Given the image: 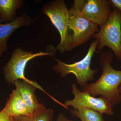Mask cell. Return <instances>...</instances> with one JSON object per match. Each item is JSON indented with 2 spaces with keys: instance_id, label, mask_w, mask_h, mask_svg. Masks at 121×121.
<instances>
[{
  "instance_id": "cell-1",
  "label": "cell",
  "mask_w": 121,
  "mask_h": 121,
  "mask_svg": "<svg viewBox=\"0 0 121 121\" xmlns=\"http://www.w3.org/2000/svg\"><path fill=\"white\" fill-rule=\"evenodd\" d=\"M101 75L95 82L87 84L82 91L94 97L100 95L108 100L113 107L121 102L118 89L121 84V70L114 69L111 65L114 55L110 52H99Z\"/></svg>"
},
{
  "instance_id": "cell-2",
  "label": "cell",
  "mask_w": 121,
  "mask_h": 121,
  "mask_svg": "<svg viewBox=\"0 0 121 121\" xmlns=\"http://www.w3.org/2000/svg\"><path fill=\"white\" fill-rule=\"evenodd\" d=\"M45 52L33 53L32 52L26 51L22 48H17L13 50L11 58L3 69L5 81L9 84H12L15 81L21 80L26 81L47 94L46 91L37 83L28 79L25 76V70L28 62L32 59L40 56H53L56 49L52 45L48 47Z\"/></svg>"
},
{
  "instance_id": "cell-3",
  "label": "cell",
  "mask_w": 121,
  "mask_h": 121,
  "mask_svg": "<svg viewBox=\"0 0 121 121\" xmlns=\"http://www.w3.org/2000/svg\"><path fill=\"white\" fill-rule=\"evenodd\" d=\"M43 13L47 16L60 35V41L56 50L61 54L71 51L72 47V35L69 32V11L64 0H56L45 4Z\"/></svg>"
},
{
  "instance_id": "cell-4",
  "label": "cell",
  "mask_w": 121,
  "mask_h": 121,
  "mask_svg": "<svg viewBox=\"0 0 121 121\" xmlns=\"http://www.w3.org/2000/svg\"><path fill=\"white\" fill-rule=\"evenodd\" d=\"M99 31L93 35L92 38L97 40L96 48L101 52L104 47L112 50L117 59L121 62V13L113 8L112 13L107 21L99 26Z\"/></svg>"
},
{
  "instance_id": "cell-5",
  "label": "cell",
  "mask_w": 121,
  "mask_h": 121,
  "mask_svg": "<svg viewBox=\"0 0 121 121\" xmlns=\"http://www.w3.org/2000/svg\"><path fill=\"white\" fill-rule=\"evenodd\" d=\"M83 1L74 0L69 9V27L73 32V48L86 43L99 30L98 26L91 22L82 12Z\"/></svg>"
},
{
  "instance_id": "cell-6",
  "label": "cell",
  "mask_w": 121,
  "mask_h": 121,
  "mask_svg": "<svg viewBox=\"0 0 121 121\" xmlns=\"http://www.w3.org/2000/svg\"><path fill=\"white\" fill-rule=\"evenodd\" d=\"M98 43L97 40L92 41L89 50L85 56L79 61L73 63L68 64L56 58H55L57 64L52 67L56 73H60L62 77H65L69 73L75 75L76 82L82 87L88 84L89 81L95 79L94 75L97 72L98 69L92 70L90 67L92 57L96 51Z\"/></svg>"
},
{
  "instance_id": "cell-7",
  "label": "cell",
  "mask_w": 121,
  "mask_h": 121,
  "mask_svg": "<svg viewBox=\"0 0 121 121\" xmlns=\"http://www.w3.org/2000/svg\"><path fill=\"white\" fill-rule=\"evenodd\" d=\"M71 92L74 98L71 100H66L64 106H71L74 109L80 108H88L92 109L102 114H105L108 116H113L114 114L113 107L110 103L103 97L96 98L89 93L81 91L75 84H72Z\"/></svg>"
},
{
  "instance_id": "cell-8",
  "label": "cell",
  "mask_w": 121,
  "mask_h": 121,
  "mask_svg": "<svg viewBox=\"0 0 121 121\" xmlns=\"http://www.w3.org/2000/svg\"><path fill=\"white\" fill-rule=\"evenodd\" d=\"M111 7L107 0H84L82 11L91 22L100 26L110 17L112 11Z\"/></svg>"
},
{
  "instance_id": "cell-9",
  "label": "cell",
  "mask_w": 121,
  "mask_h": 121,
  "mask_svg": "<svg viewBox=\"0 0 121 121\" xmlns=\"http://www.w3.org/2000/svg\"><path fill=\"white\" fill-rule=\"evenodd\" d=\"M35 20L23 13L11 23H3L0 21V57L8 50L7 42L13 33L23 26H29Z\"/></svg>"
},
{
  "instance_id": "cell-10",
  "label": "cell",
  "mask_w": 121,
  "mask_h": 121,
  "mask_svg": "<svg viewBox=\"0 0 121 121\" xmlns=\"http://www.w3.org/2000/svg\"><path fill=\"white\" fill-rule=\"evenodd\" d=\"M14 84L16 89L19 93L21 96L25 103L30 112L45 107L43 104L39 102L35 95L36 87L25 81L18 80L15 81Z\"/></svg>"
},
{
  "instance_id": "cell-11",
  "label": "cell",
  "mask_w": 121,
  "mask_h": 121,
  "mask_svg": "<svg viewBox=\"0 0 121 121\" xmlns=\"http://www.w3.org/2000/svg\"><path fill=\"white\" fill-rule=\"evenodd\" d=\"M4 107L9 116L12 117L28 115L32 114L16 89L11 93Z\"/></svg>"
},
{
  "instance_id": "cell-12",
  "label": "cell",
  "mask_w": 121,
  "mask_h": 121,
  "mask_svg": "<svg viewBox=\"0 0 121 121\" xmlns=\"http://www.w3.org/2000/svg\"><path fill=\"white\" fill-rule=\"evenodd\" d=\"M24 4L21 0H0V21L9 23L17 17L16 12Z\"/></svg>"
},
{
  "instance_id": "cell-13",
  "label": "cell",
  "mask_w": 121,
  "mask_h": 121,
  "mask_svg": "<svg viewBox=\"0 0 121 121\" xmlns=\"http://www.w3.org/2000/svg\"><path fill=\"white\" fill-rule=\"evenodd\" d=\"M54 111L44 107L28 115L12 117L13 121H52Z\"/></svg>"
},
{
  "instance_id": "cell-14",
  "label": "cell",
  "mask_w": 121,
  "mask_h": 121,
  "mask_svg": "<svg viewBox=\"0 0 121 121\" xmlns=\"http://www.w3.org/2000/svg\"><path fill=\"white\" fill-rule=\"evenodd\" d=\"M70 111L73 116L79 118L81 121H105L103 114L90 108L70 109Z\"/></svg>"
},
{
  "instance_id": "cell-15",
  "label": "cell",
  "mask_w": 121,
  "mask_h": 121,
  "mask_svg": "<svg viewBox=\"0 0 121 121\" xmlns=\"http://www.w3.org/2000/svg\"><path fill=\"white\" fill-rule=\"evenodd\" d=\"M11 117L8 113L5 107L0 111V121H9Z\"/></svg>"
},
{
  "instance_id": "cell-16",
  "label": "cell",
  "mask_w": 121,
  "mask_h": 121,
  "mask_svg": "<svg viewBox=\"0 0 121 121\" xmlns=\"http://www.w3.org/2000/svg\"><path fill=\"white\" fill-rule=\"evenodd\" d=\"M111 7L115 8L121 13V0H109Z\"/></svg>"
},
{
  "instance_id": "cell-17",
  "label": "cell",
  "mask_w": 121,
  "mask_h": 121,
  "mask_svg": "<svg viewBox=\"0 0 121 121\" xmlns=\"http://www.w3.org/2000/svg\"><path fill=\"white\" fill-rule=\"evenodd\" d=\"M56 121H73L67 118L63 113H60Z\"/></svg>"
},
{
  "instance_id": "cell-18",
  "label": "cell",
  "mask_w": 121,
  "mask_h": 121,
  "mask_svg": "<svg viewBox=\"0 0 121 121\" xmlns=\"http://www.w3.org/2000/svg\"><path fill=\"white\" fill-rule=\"evenodd\" d=\"M118 91H119V93L121 95V84L119 87Z\"/></svg>"
},
{
  "instance_id": "cell-19",
  "label": "cell",
  "mask_w": 121,
  "mask_h": 121,
  "mask_svg": "<svg viewBox=\"0 0 121 121\" xmlns=\"http://www.w3.org/2000/svg\"><path fill=\"white\" fill-rule=\"evenodd\" d=\"M9 121H13V118L12 117H11V119H10V120Z\"/></svg>"
},
{
  "instance_id": "cell-20",
  "label": "cell",
  "mask_w": 121,
  "mask_h": 121,
  "mask_svg": "<svg viewBox=\"0 0 121 121\" xmlns=\"http://www.w3.org/2000/svg\"><path fill=\"white\" fill-rule=\"evenodd\" d=\"M120 67H121V66H120Z\"/></svg>"
}]
</instances>
